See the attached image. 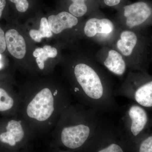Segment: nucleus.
<instances>
[{"mask_svg": "<svg viewBox=\"0 0 152 152\" xmlns=\"http://www.w3.org/2000/svg\"><path fill=\"white\" fill-rule=\"evenodd\" d=\"M150 121L145 108L134 102L127 107L121 118V125L118 129L128 148L151 133Z\"/></svg>", "mask_w": 152, "mask_h": 152, "instance_id": "1", "label": "nucleus"}, {"mask_svg": "<svg viewBox=\"0 0 152 152\" xmlns=\"http://www.w3.org/2000/svg\"><path fill=\"white\" fill-rule=\"evenodd\" d=\"M101 115L93 110L83 121L65 126L61 134L63 145L71 151H83L103 121Z\"/></svg>", "mask_w": 152, "mask_h": 152, "instance_id": "2", "label": "nucleus"}, {"mask_svg": "<svg viewBox=\"0 0 152 152\" xmlns=\"http://www.w3.org/2000/svg\"><path fill=\"white\" fill-rule=\"evenodd\" d=\"M115 94L132 100L145 109H152V76L145 72L131 73Z\"/></svg>", "mask_w": 152, "mask_h": 152, "instance_id": "3", "label": "nucleus"}, {"mask_svg": "<svg viewBox=\"0 0 152 152\" xmlns=\"http://www.w3.org/2000/svg\"><path fill=\"white\" fill-rule=\"evenodd\" d=\"M83 152H129L118 128L103 120Z\"/></svg>", "mask_w": 152, "mask_h": 152, "instance_id": "4", "label": "nucleus"}, {"mask_svg": "<svg viewBox=\"0 0 152 152\" xmlns=\"http://www.w3.org/2000/svg\"><path fill=\"white\" fill-rule=\"evenodd\" d=\"M53 96L48 88L41 90L35 96L27 107L28 116L39 121H46L54 110Z\"/></svg>", "mask_w": 152, "mask_h": 152, "instance_id": "5", "label": "nucleus"}, {"mask_svg": "<svg viewBox=\"0 0 152 152\" xmlns=\"http://www.w3.org/2000/svg\"><path fill=\"white\" fill-rule=\"evenodd\" d=\"M152 11L146 3L139 2L124 7L126 23L130 28L142 24L150 18Z\"/></svg>", "mask_w": 152, "mask_h": 152, "instance_id": "6", "label": "nucleus"}, {"mask_svg": "<svg viewBox=\"0 0 152 152\" xmlns=\"http://www.w3.org/2000/svg\"><path fill=\"white\" fill-rule=\"evenodd\" d=\"M6 45L9 53L19 59L24 57L26 53V44L24 39L17 30L10 29L5 34Z\"/></svg>", "mask_w": 152, "mask_h": 152, "instance_id": "7", "label": "nucleus"}, {"mask_svg": "<svg viewBox=\"0 0 152 152\" xmlns=\"http://www.w3.org/2000/svg\"><path fill=\"white\" fill-rule=\"evenodd\" d=\"M21 121L12 120L9 121L6 126V132L0 134V141L11 146H15L24 137Z\"/></svg>", "mask_w": 152, "mask_h": 152, "instance_id": "8", "label": "nucleus"}, {"mask_svg": "<svg viewBox=\"0 0 152 152\" xmlns=\"http://www.w3.org/2000/svg\"><path fill=\"white\" fill-rule=\"evenodd\" d=\"M48 22L52 32L58 34L64 30L75 26L77 24L78 21L76 17L70 13L63 12L56 15L50 16Z\"/></svg>", "mask_w": 152, "mask_h": 152, "instance_id": "9", "label": "nucleus"}, {"mask_svg": "<svg viewBox=\"0 0 152 152\" xmlns=\"http://www.w3.org/2000/svg\"><path fill=\"white\" fill-rule=\"evenodd\" d=\"M114 26L109 19L92 18L87 21L84 27V32L89 37H93L97 34H109L113 31Z\"/></svg>", "mask_w": 152, "mask_h": 152, "instance_id": "10", "label": "nucleus"}, {"mask_svg": "<svg viewBox=\"0 0 152 152\" xmlns=\"http://www.w3.org/2000/svg\"><path fill=\"white\" fill-rule=\"evenodd\" d=\"M104 65L111 72L117 76H122L126 70V63L123 56L114 50L109 51Z\"/></svg>", "mask_w": 152, "mask_h": 152, "instance_id": "11", "label": "nucleus"}, {"mask_svg": "<svg viewBox=\"0 0 152 152\" xmlns=\"http://www.w3.org/2000/svg\"><path fill=\"white\" fill-rule=\"evenodd\" d=\"M137 42L138 38L135 33L129 30L124 31L117 41V48L125 56H129L132 54Z\"/></svg>", "mask_w": 152, "mask_h": 152, "instance_id": "12", "label": "nucleus"}, {"mask_svg": "<svg viewBox=\"0 0 152 152\" xmlns=\"http://www.w3.org/2000/svg\"><path fill=\"white\" fill-rule=\"evenodd\" d=\"M31 38L35 42H39L42 38H50L53 36V33L49 26L48 20L45 18L41 19L39 29L31 30L29 32Z\"/></svg>", "mask_w": 152, "mask_h": 152, "instance_id": "13", "label": "nucleus"}, {"mask_svg": "<svg viewBox=\"0 0 152 152\" xmlns=\"http://www.w3.org/2000/svg\"><path fill=\"white\" fill-rule=\"evenodd\" d=\"M72 3L69 6L70 13L74 16L81 17L86 14L87 12V7L85 4L86 0H71Z\"/></svg>", "mask_w": 152, "mask_h": 152, "instance_id": "14", "label": "nucleus"}, {"mask_svg": "<svg viewBox=\"0 0 152 152\" xmlns=\"http://www.w3.org/2000/svg\"><path fill=\"white\" fill-rule=\"evenodd\" d=\"M13 98L6 90L0 88V112H6L12 108L14 105Z\"/></svg>", "mask_w": 152, "mask_h": 152, "instance_id": "15", "label": "nucleus"}, {"mask_svg": "<svg viewBox=\"0 0 152 152\" xmlns=\"http://www.w3.org/2000/svg\"><path fill=\"white\" fill-rule=\"evenodd\" d=\"M15 4L17 10L20 12H25L27 10L29 3L27 0H9Z\"/></svg>", "mask_w": 152, "mask_h": 152, "instance_id": "16", "label": "nucleus"}, {"mask_svg": "<svg viewBox=\"0 0 152 152\" xmlns=\"http://www.w3.org/2000/svg\"><path fill=\"white\" fill-rule=\"evenodd\" d=\"M44 50V54L47 58H54L56 56L58 52L57 49L55 48H52L49 45H45L43 48Z\"/></svg>", "mask_w": 152, "mask_h": 152, "instance_id": "17", "label": "nucleus"}, {"mask_svg": "<svg viewBox=\"0 0 152 152\" xmlns=\"http://www.w3.org/2000/svg\"><path fill=\"white\" fill-rule=\"evenodd\" d=\"M6 46L5 35L4 31L0 27V53L5 51Z\"/></svg>", "mask_w": 152, "mask_h": 152, "instance_id": "18", "label": "nucleus"}, {"mask_svg": "<svg viewBox=\"0 0 152 152\" xmlns=\"http://www.w3.org/2000/svg\"><path fill=\"white\" fill-rule=\"evenodd\" d=\"M121 0H104V2L110 7L116 6L120 4Z\"/></svg>", "mask_w": 152, "mask_h": 152, "instance_id": "19", "label": "nucleus"}, {"mask_svg": "<svg viewBox=\"0 0 152 152\" xmlns=\"http://www.w3.org/2000/svg\"><path fill=\"white\" fill-rule=\"evenodd\" d=\"M44 52L43 48H38L35 50L34 51L33 53V56L36 58H39L41 55Z\"/></svg>", "mask_w": 152, "mask_h": 152, "instance_id": "20", "label": "nucleus"}, {"mask_svg": "<svg viewBox=\"0 0 152 152\" xmlns=\"http://www.w3.org/2000/svg\"><path fill=\"white\" fill-rule=\"evenodd\" d=\"M36 61L37 63L38 66L40 69H43L45 67V64H44V61H42L39 58H37L36 59Z\"/></svg>", "mask_w": 152, "mask_h": 152, "instance_id": "21", "label": "nucleus"}, {"mask_svg": "<svg viewBox=\"0 0 152 152\" xmlns=\"http://www.w3.org/2000/svg\"><path fill=\"white\" fill-rule=\"evenodd\" d=\"M6 4V0H0V18L1 17L3 11L5 7Z\"/></svg>", "mask_w": 152, "mask_h": 152, "instance_id": "22", "label": "nucleus"}, {"mask_svg": "<svg viewBox=\"0 0 152 152\" xmlns=\"http://www.w3.org/2000/svg\"><path fill=\"white\" fill-rule=\"evenodd\" d=\"M150 127L151 129H152V118L151 119V121H150Z\"/></svg>", "mask_w": 152, "mask_h": 152, "instance_id": "23", "label": "nucleus"}, {"mask_svg": "<svg viewBox=\"0 0 152 152\" xmlns=\"http://www.w3.org/2000/svg\"><path fill=\"white\" fill-rule=\"evenodd\" d=\"M1 55L0 54V68L2 66V64L1 62Z\"/></svg>", "mask_w": 152, "mask_h": 152, "instance_id": "24", "label": "nucleus"}, {"mask_svg": "<svg viewBox=\"0 0 152 152\" xmlns=\"http://www.w3.org/2000/svg\"><path fill=\"white\" fill-rule=\"evenodd\" d=\"M61 152H72L71 151H62Z\"/></svg>", "mask_w": 152, "mask_h": 152, "instance_id": "25", "label": "nucleus"}, {"mask_svg": "<svg viewBox=\"0 0 152 152\" xmlns=\"http://www.w3.org/2000/svg\"><path fill=\"white\" fill-rule=\"evenodd\" d=\"M151 133H152V129H151Z\"/></svg>", "mask_w": 152, "mask_h": 152, "instance_id": "26", "label": "nucleus"}]
</instances>
